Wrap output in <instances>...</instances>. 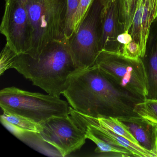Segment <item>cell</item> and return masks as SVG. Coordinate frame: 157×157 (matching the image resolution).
<instances>
[{"instance_id":"1","label":"cell","mask_w":157,"mask_h":157,"mask_svg":"<svg viewBox=\"0 0 157 157\" xmlns=\"http://www.w3.org/2000/svg\"><path fill=\"white\" fill-rule=\"evenodd\" d=\"M62 94L75 111L95 118L140 116L135 106L143 101L117 84L96 65L77 71Z\"/></svg>"},{"instance_id":"2","label":"cell","mask_w":157,"mask_h":157,"mask_svg":"<svg viewBox=\"0 0 157 157\" xmlns=\"http://www.w3.org/2000/svg\"><path fill=\"white\" fill-rule=\"evenodd\" d=\"M12 68L48 94L58 97L80 70L73 60L68 39L48 43L36 58L27 54L16 55Z\"/></svg>"},{"instance_id":"3","label":"cell","mask_w":157,"mask_h":157,"mask_svg":"<svg viewBox=\"0 0 157 157\" xmlns=\"http://www.w3.org/2000/svg\"><path fill=\"white\" fill-rule=\"evenodd\" d=\"M32 29L27 55L36 58L50 42L67 39L65 34L67 0H25Z\"/></svg>"},{"instance_id":"4","label":"cell","mask_w":157,"mask_h":157,"mask_svg":"<svg viewBox=\"0 0 157 157\" xmlns=\"http://www.w3.org/2000/svg\"><path fill=\"white\" fill-rule=\"evenodd\" d=\"M69 105L56 95L31 92L16 87L4 88L0 91L2 111L22 116L39 124L55 117L68 116Z\"/></svg>"},{"instance_id":"5","label":"cell","mask_w":157,"mask_h":157,"mask_svg":"<svg viewBox=\"0 0 157 157\" xmlns=\"http://www.w3.org/2000/svg\"><path fill=\"white\" fill-rule=\"evenodd\" d=\"M104 7L102 0H94L77 31L68 39L73 60L80 70L94 66L101 51Z\"/></svg>"},{"instance_id":"6","label":"cell","mask_w":157,"mask_h":157,"mask_svg":"<svg viewBox=\"0 0 157 157\" xmlns=\"http://www.w3.org/2000/svg\"><path fill=\"white\" fill-rule=\"evenodd\" d=\"M95 65L120 87L139 99L146 100L147 82L142 59H134L118 53L101 51Z\"/></svg>"},{"instance_id":"7","label":"cell","mask_w":157,"mask_h":157,"mask_svg":"<svg viewBox=\"0 0 157 157\" xmlns=\"http://www.w3.org/2000/svg\"><path fill=\"white\" fill-rule=\"evenodd\" d=\"M41 125L39 133L27 134L21 139H36L37 142L53 147L60 157H66L79 150L86 142L85 133L70 115L52 117Z\"/></svg>"},{"instance_id":"8","label":"cell","mask_w":157,"mask_h":157,"mask_svg":"<svg viewBox=\"0 0 157 157\" xmlns=\"http://www.w3.org/2000/svg\"><path fill=\"white\" fill-rule=\"evenodd\" d=\"M0 31L6 44L18 54H27L32 46V29L25 0H5Z\"/></svg>"},{"instance_id":"9","label":"cell","mask_w":157,"mask_h":157,"mask_svg":"<svg viewBox=\"0 0 157 157\" xmlns=\"http://www.w3.org/2000/svg\"><path fill=\"white\" fill-rule=\"evenodd\" d=\"M157 21V0H138L129 29L133 40L140 46L143 58L153 23Z\"/></svg>"},{"instance_id":"10","label":"cell","mask_w":157,"mask_h":157,"mask_svg":"<svg viewBox=\"0 0 157 157\" xmlns=\"http://www.w3.org/2000/svg\"><path fill=\"white\" fill-rule=\"evenodd\" d=\"M124 32L120 20V0H109L105 6L103 15L101 51L119 54L121 47L117 38Z\"/></svg>"},{"instance_id":"11","label":"cell","mask_w":157,"mask_h":157,"mask_svg":"<svg viewBox=\"0 0 157 157\" xmlns=\"http://www.w3.org/2000/svg\"><path fill=\"white\" fill-rule=\"evenodd\" d=\"M129 130L139 145L157 157V125L141 117L118 118Z\"/></svg>"},{"instance_id":"12","label":"cell","mask_w":157,"mask_h":157,"mask_svg":"<svg viewBox=\"0 0 157 157\" xmlns=\"http://www.w3.org/2000/svg\"><path fill=\"white\" fill-rule=\"evenodd\" d=\"M69 115L75 122L94 127L100 129L112 141L130 151L135 157H155L152 153L147 151L140 146L132 143L128 140L102 125L94 117L84 115L70 107Z\"/></svg>"},{"instance_id":"13","label":"cell","mask_w":157,"mask_h":157,"mask_svg":"<svg viewBox=\"0 0 157 157\" xmlns=\"http://www.w3.org/2000/svg\"><path fill=\"white\" fill-rule=\"evenodd\" d=\"M147 74V95L146 99L157 101V30L151 29L146 54L142 59Z\"/></svg>"},{"instance_id":"14","label":"cell","mask_w":157,"mask_h":157,"mask_svg":"<svg viewBox=\"0 0 157 157\" xmlns=\"http://www.w3.org/2000/svg\"><path fill=\"white\" fill-rule=\"evenodd\" d=\"M75 123L84 131L86 138L96 144L97 147L95 152L96 153H103L112 157H135L130 151L112 141L98 128L81 123Z\"/></svg>"},{"instance_id":"15","label":"cell","mask_w":157,"mask_h":157,"mask_svg":"<svg viewBox=\"0 0 157 157\" xmlns=\"http://www.w3.org/2000/svg\"><path fill=\"white\" fill-rule=\"evenodd\" d=\"M2 124L18 138L28 134H36L41 131V124L24 117L3 111L1 115Z\"/></svg>"},{"instance_id":"16","label":"cell","mask_w":157,"mask_h":157,"mask_svg":"<svg viewBox=\"0 0 157 157\" xmlns=\"http://www.w3.org/2000/svg\"><path fill=\"white\" fill-rule=\"evenodd\" d=\"M94 118L102 125L109 128L116 134L127 139L132 143L139 146L137 141L130 133L127 127L118 118L113 117Z\"/></svg>"},{"instance_id":"17","label":"cell","mask_w":157,"mask_h":157,"mask_svg":"<svg viewBox=\"0 0 157 157\" xmlns=\"http://www.w3.org/2000/svg\"><path fill=\"white\" fill-rule=\"evenodd\" d=\"M120 20L124 31H129L131 27L138 0H120Z\"/></svg>"},{"instance_id":"18","label":"cell","mask_w":157,"mask_h":157,"mask_svg":"<svg viewBox=\"0 0 157 157\" xmlns=\"http://www.w3.org/2000/svg\"><path fill=\"white\" fill-rule=\"evenodd\" d=\"M135 112L157 125V101L146 99L136 105Z\"/></svg>"},{"instance_id":"19","label":"cell","mask_w":157,"mask_h":157,"mask_svg":"<svg viewBox=\"0 0 157 157\" xmlns=\"http://www.w3.org/2000/svg\"><path fill=\"white\" fill-rule=\"evenodd\" d=\"M17 55L11 48L6 44L1 53L0 74L2 75L8 70L11 69L14 59Z\"/></svg>"},{"instance_id":"20","label":"cell","mask_w":157,"mask_h":157,"mask_svg":"<svg viewBox=\"0 0 157 157\" xmlns=\"http://www.w3.org/2000/svg\"><path fill=\"white\" fill-rule=\"evenodd\" d=\"M80 0H67V21L65 34L67 39H69L72 35V25L73 19L79 5Z\"/></svg>"},{"instance_id":"21","label":"cell","mask_w":157,"mask_h":157,"mask_svg":"<svg viewBox=\"0 0 157 157\" xmlns=\"http://www.w3.org/2000/svg\"><path fill=\"white\" fill-rule=\"evenodd\" d=\"M94 1V0H80L79 5L73 19L72 34L77 31Z\"/></svg>"},{"instance_id":"22","label":"cell","mask_w":157,"mask_h":157,"mask_svg":"<svg viewBox=\"0 0 157 157\" xmlns=\"http://www.w3.org/2000/svg\"><path fill=\"white\" fill-rule=\"evenodd\" d=\"M119 54L126 57L134 59L143 58L140 46L134 40L122 47Z\"/></svg>"},{"instance_id":"23","label":"cell","mask_w":157,"mask_h":157,"mask_svg":"<svg viewBox=\"0 0 157 157\" xmlns=\"http://www.w3.org/2000/svg\"><path fill=\"white\" fill-rule=\"evenodd\" d=\"M133 40L129 31H125L120 34L117 38V41L120 45V50L122 47L128 44ZM119 52V53H120Z\"/></svg>"},{"instance_id":"24","label":"cell","mask_w":157,"mask_h":157,"mask_svg":"<svg viewBox=\"0 0 157 157\" xmlns=\"http://www.w3.org/2000/svg\"><path fill=\"white\" fill-rule=\"evenodd\" d=\"M102 1L103 2L104 4L105 5H106L108 3V2L109 1V0H102Z\"/></svg>"}]
</instances>
